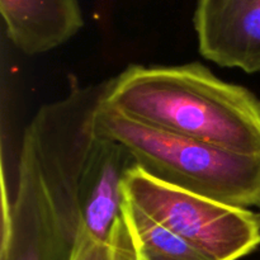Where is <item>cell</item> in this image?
Instances as JSON below:
<instances>
[{"instance_id":"obj_1","label":"cell","mask_w":260,"mask_h":260,"mask_svg":"<svg viewBox=\"0 0 260 260\" xmlns=\"http://www.w3.org/2000/svg\"><path fill=\"white\" fill-rule=\"evenodd\" d=\"M103 104L160 131L260 155V99L198 62L128 66L108 80Z\"/></svg>"},{"instance_id":"obj_2","label":"cell","mask_w":260,"mask_h":260,"mask_svg":"<svg viewBox=\"0 0 260 260\" xmlns=\"http://www.w3.org/2000/svg\"><path fill=\"white\" fill-rule=\"evenodd\" d=\"M94 132L123 145L165 184L238 207L260 208V155H244L137 123L99 104Z\"/></svg>"},{"instance_id":"obj_3","label":"cell","mask_w":260,"mask_h":260,"mask_svg":"<svg viewBox=\"0 0 260 260\" xmlns=\"http://www.w3.org/2000/svg\"><path fill=\"white\" fill-rule=\"evenodd\" d=\"M124 198L208 260H240L260 245V213L165 184L135 167Z\"/></svg>"},{"instance_id":"obj_4","label":"cell","mask_w":260,"mask_h":260,"mask_svg":"<svg viewBox=\"0 0 260 260\" xmlns=\"http://www.w3.org/2000/svg\"><path fill=\"white\" fill-rule=\"evenodd\" d=\"M135 167L134 156L123 145L94 132L79 178L81 229L109 250L127 238L123 183Z\"/></svg>"},{"instance_id":"obj_5","label":"cell","mask_w":260,"mask_h":260,"mask_svg":"<svg viewBox=\"0 0 260 260\" xmlns=\"http://www.w3.org/2000/svg\"><path fill=\"white\" fill-rule=\"evenodd\" d=\"M200 53L222 68L260 71V0H198Z\"/></svg>"},{"instance_id":"obj_6","label":"cell","mask_w":260,"mask_h":260,"mask_svg":"<svg viewBox=\"0 0 260 260\" xmlns=\"http://www.w3.org/2000/svg\"><path fill=\"white\" fill-rule=\"evenodd\" d=\"M10 42L25 55L63 45L83 28L78 0H0Z\"/></svg>"},{"instance_id":"obj_7","label":"cell","mask_w":260,"mask_h":260,"mask_svg":"<svg viewBox=\"0 0 260 260\" xmlns=\"http://www.w3.org/2000/svg\"><path fill=\"white\" fill-rule=\"evenodd\" d=\"M123 221L128 249L122 260H208L124 198Z\"/></svg>"}]
</instances>
